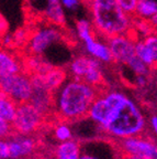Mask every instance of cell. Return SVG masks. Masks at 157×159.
I'll return each mask as SVG.
<instances>
[{"label": "cell", "mask_w": 157, "mask_h": 159, "mask_svg": "<svg viewBox=\"0 0 157 159\" xmlns=\"http://www.w3.org/2000/svg\"><path fill=\"white\" fill-rule=\"evenodd\" d=\"M87 118L112 140L144 135L148 119L134 98L118 89H107L98 94Z\"/></svg>", "instance_id": "1"}, {"label": "cell", "mask_w": 157, "mask_h": 159, "mask_svg": "<svg viewBox=\"0 0 157 159\" xmlns=\"http://www.w3.org/2000/svg\"><path fill=\"white\" fill-rule=\"evenodd\" d=\"M100 89L69 77L54 93V113L61 120L77 123L88 116Z\"/></svg>", "instance_id": "2"}, {"label": "cell", "mask_w": 157, "mask_h": 159, "mask_svg": "<svg viewBox=\"0 0 157 159\" xmlns=\"http://www.w3.org/2000/svg\"><path fill=\"white\" fill-rule=\"evenodd\" d=\"M86 3L93 29L99 37L108 40L132 33L133 16L125 12L116 0H86Z\"/></svg>", "instance_id": "3"}, {"label": "cell", "mask_w": 157, "mask_h": 159, "mask_svg": "<svg viewBox=\"0 0 157 159\" xmlns=\"http://www.w3.org/2000/svg\"><path fill=\"white\" fill-rule=\"evenodd\" d=\"M76 34L81 41L86 54L95 57L103 64H110L113 62L108 40L99 37L96 33L91 21L87 19H79L76 21Z\"/></svg>", "instance_id": "4"}, {"label": "cell", "mask_w": 157, "mask_h": 159, "mask_svg": "<svg viewBox=\"0 0 157 159\" xmlns=\"http://www.w3.org/2000/svg\"><path fill=\"white\" fill-rule=\"evenodd\" d=\"M103 63L88 54H78L68 63V75L100 89L104 82Z\"/></svg>", "instance_id": "5"}, {"label": "cell", "mask_w": 157, "mask_h": 159, "mask_svg": "<svg viewBox=\"0 0 157 159\" xmlns=\"http://www.w3.org/2000/svg\"><path fill=\"white\" fill-rule=\"evenodd\" d=\"M37 142L32 135L13 133L0 142L1 159H32L36 155Z\"/></svg>", "instance_id": "6"}, {"label": "cell", "mask_w": 157, "mask_h": 159, "mask_svg": "<svg viewBox=\"0 0 157 159\" xmlns=\"http://www.w3.org/2000/svg\"><path fill=\"white\" fill-rule=\"evenodd\" d=\"M64 34L58 25L46 23L37 27L30 33L27 49L31 55L43 57L54 45L61 43Z\"/></svg>", "instance_id": "7"}, {"label": "cell", "mask_w": 157, "mask_h": 159, "mask_svg": "<svg viewBox=\"0 0 157 159\" xmlns=\"http://www.w3.org/2000/svg\"><path fill=\"white\" fill-rule=\"evenodd\" d=\"M0 87L1 94L15 101L17 104L30 102L34 92L32 76L27 72L0 77Z\"/></svg>", "instance_id": "8"}, {"label": "cell", "mask_w": 157, "mask_h": 159, "mask_svg": "<svg viewBox=\"0 0 157 159\" xmlns=\"http://www.w3.org/2000/svg\"><path fill=\"white\" fill-rule=\"evenodd\" d=\"M44 115L32 103L19 104L15 119L12 122L15 133L22 135H33L41 128Z\"/></svg>", "instance_id": "9"}, {"label": "cell", "mask_w": 157, "mask_h": 159, "mask_svg": "<svg viewBox=\"0 0 157 159\" xmlns=\"http://www.w3.org/2000/svg\"><path fill=\"white\" fill-rule=\"evenodd\" d=\"M28 8L41 16L46 23L62 27L66 22L65 9L61 0H25Z\"/></svg>", "instance_id": "10"}, {"label": "cell", "mask_w": 157, "mask_h": 159, "mask_svg": "<svg viewBox=\"0 0 157 159\" xmlns=\"http://www.w3.org/2000/svg\"><path fill=\"white\" fill-rule=\"evenodd\" d=\"M135 41L136 37L132 34L118 35L108 39V44L110 47L113 57V62L126 67L135 57Z\"/></svg>", "instance_id": "11"}, {"label": "cell", "mask_w": 157, "mask_h": 159, "mask_svg": "<svg viewBox=\"0 0 157 159\" xmlns=\"http://www.w3.org/2000/svg\"><path fill=\"white\" fill-rule=\"evenodd\" d=\"M117 146L121 156H142L157 152V142L146 135H138L119 140Z\"/></svg>", "instance_id": "12"}, {"label": "cell", "mask_w": 157, "mask_h": 159, "mask_svg": "<svg viewBox=\"0 0 157 159\" xmlns=\"http://www.w3.org/2000/svg\"><path fill=\"white\" fill-rule=\"evenodd\" d=\"M67 73L58 67H52L43 73L32 74V82L34 89H45L55 93L61 85L66 81Z\"/></svg>", "instance_id": "13"}, {"label": "cell", "mask_w": 157, "mask_h": 159, "mask_svg": "<svg viewBox=\"0 0 157 159\" xmlns=\"http://www.w3.org/2000/svg\"><path fill=\"white\" fill-rule=\"evenodd\" d=\"M114 150L112 144L108 142H93L81 143V154L79 159H117L114 158Z\"/></svg>", "instance_id": "14"}, {"label": "cell", "mask_w": 157, "mask_h": 159, "mask_svg": "<svg viewBox=\"0 0 157 159\" xmlns=\"http://www.w3.org/2000/svg\"><path fill=\"white\" fill-rule=\"evenodd\" d=\"M25 63L12 50L2 49L0 53V77L11 76L24 72Z\"/></svg>", "instance_id": "15"}, {"label": "cell", "mask_w": 157, "mask_h": 159, "mask_svg": "<svg viewBox=\"0 0 157 159\" xmlns=\"http://www.w3.org/2000/svg\"><path fill=\"white\" fill-rule=\"evenodd\" d=\"M44 116L54 112V93L45 89H34L32 98L30 101Z\"/></svg>", "instance_id": "16"}, {"label": "cell", "mask_w": 157, "mask_h": 159, "mask_svg": "<svg viewBox=\"0 0 157 159\" xmlns=\"http://www.w3.org/2000/svg\"><path fill=\"white\" fill-rule=\"evenodd\" d=\"M53 154L56 159H79L81 154V143L76 139L58 143Z\"/></svg>", "instance_id": "17"}, {"label": "cell", "mask_w": 157, "mask_h": 159, "mask_svg": "<svg viewBox=\"0 0 157 159\" xmlns=\"http://www.w3.org/2000/svg\"><path fill=\"white\" fill-rule=\"evenodd\" d=\"M18 107H19V104H17L15 101L7 97L6 95L1 94V97H0V119L12 123L17 115Z\"/></svg>", "instance_id": "18"}, {"label": "cell", "mask_w": 157, "mask_h": 159, "mask_svg": "<svg viewBox=\"0 0 157 159\" xmlns=\"http://www.w3.org/2000/svg\"><path fill=\"white\" fill-rule=\"evenodd\" d=\"M157 15V0H138L135 17L138 19L150 21L154 16Z\"/></svg>", "instance_id": "19"}, {"label": "cell", "mask_w": 157, "mask_h": 159, "mask_svg": "<svg viewBox=\"0 0 157 159\" xmlns=\"http://www.w3.org/2000/svg\"><path fill=\"white\" fill-rule=\"evenodd\" d=\"M70 123L65 120H59L53 128V136L58 143L67 142L70 139H74V132L71 128Z\"/></svg>", "instance_id": "20"}, {"label": "cell", "mask_w": 157, "mask_h": 159, "mask_svg": "<svg viewBox=\"0 0 157 159\" xmlns=\"http://www.w3.org/2000/svg\"><path fill=\"white\" fill-rule=\"evenodd\" d=\"M135 51H136V55L142 60L145 64L148 65L152 70L156 69L155 63H154V60H153V57H151L147 48H146L145 43L143 42L142 39L136 38V41H135Z\"/></svg>", "instance_id": "21"}, {"label": "cell", "mask_w": 157, "mask_h": 159, "mask_svg": "<svg viewBox=\"0 0 157 159\" xmlns=\"http://www.w3.org/2000/svg\"><path fill=\"white\" fill-rule=\"evenodd\" d=\"M141 39L143 40V42L147 48L148 52L154 60L155 66L157 69V31H153L152 33L147 34L146 37L141 38Z\"/></svg>", "instance_id": "22"}, {"label": "cell", "mask_w": 157, "mask_h": 159, "mask_svg": "<svg viewBox=\"0 0 157 159\" xmlns=\"http://www.w3.org/2000/svg\"><path fill=\"white\" fill-rule=\"evenodd\" d=\"M116 1L126 13L131 16L135 15V10H136L138 0H116Z\"/></svg>", "instance_id": "23"}, {"label": "cell", "mask_w": 157, "mask_h": 159, "mask_svg": "<svg viewBox=\"0 0 157 159\" xmlns=\"http://www.w3.org/2000/svg\"><path fill=\"white\" fill-rule=\"evenodd\" d=\"M13 133H15V130H13L12 123L6 122V120L0 119V135H1V139L8 138Z\"/></svg>", "instance_id": "24"}, {"label": "cell", "mask_w": 157, "mask_h": 159, "mask_svg": "<svg viewBox=\"0 0 157 159\" xmlns=\"http://www.w3.org/2000/svg\"><path fill=\"white\" fill-rule=\"evenodd\" d=\"M61 2L65 10L75 11V10H77L79 8L81 0H61Z\"/></svg>", "instance_id": "25"}, {"label": "cell", "mask_w": 157, "mask_h": 159, "mask_svg": "<svg viewBox=\"0 0 157 159\" xmlns=\"http://www.w3.org/2000/svg\"><path fill=\"white\" fill-rule=\"evenodd\" d=\"M148 127H150L153 135L157 138V114H153L148 118Z\"/></svg>", "instance_id": "26"}, {"label": "cell", "mask_w": 157, "mask_h": 159, "mask_svg": "<svg viewBox=\"0 0 157 159\" xmlns=\"http://www.w3.org/2000/svg\"><path fill=\"white\" fill-rule=\"evenodd\" d=\"M121 159H157V152L142 156H121Z\"/></svg>", "instance_id": "27"}, {"label": "cell", "mask_w": 157, "mask_h": 159, "mask_svg": "<svg viewBox=\"0 0 157 159\" xmlns=\"http://www.w3.org/2000/svg\"><path fill=\"white\" fill-rule=\"evenodd\" d=\"M32 159H56L54 154H47V152H43V154H36Z\"/></svg>", "instance_id": "28"}, {"label": "cell", "mask_w": 157, "mask_h": 159, "mask_svg": "<svg viewBox=\"0 0 157 159\" xmlns=\"http://www.w3.org/2000/svg\"><path fill=\"white\" fill-rule=\"evenodd\" d=\"M150 22H151V25H152L154 31H157V15L154 16V17L150 20Z\"/></svg>", "instance_id": "29"}, {"label": "cell", "mask_w": 157, "mask_h": 159, "mask_svg": "<svg viewBox=\"0 0 157 159\" xmlns=\"http://www.w3.org/2000/svg\"><path fill=\"white\" fill-rule=\"evenodd\" d=\"M117 159H118V158H117ZM120 159H121V158H120Z\"/></svg>", "instance_id": "30"}]
</instances>
